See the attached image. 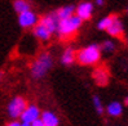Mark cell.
Masks as SVG:
<instances>
[{
	"label": "cell",
	"instance_id": "1",
	"mask_svg": "<svg viewBox=\"0 0 128 126\" xmlns=\"http://www.w3.org/2000/svg\"><path fill=\"white\" fill-rule=\"evenodd\" d=\"M80 25H82V19L78 16H70L65 19L58 21L56 31L61 38H66V36H71L76 32Z\"/></svg>",
	"mask_w": 128,
	"mask_h": 126
},
{
	"label": "cell",
	"instance_id": "2",
	"mask_svg": "<svg viewBox=\"0 0 128 126\" xmlns=\"http://www.w3.org/2000/svg\"><path fill=\"white\" fill-rule=\"evenodd\" d=\"M76 58L80 64H84V66L96 64L101 58V48L98 45H96V44L88 45L79 51Z\"/></svg>",
	"mask_w": 128,
	"mask_h": 126
},
{
	"label": "cell",
	"instance_id": "3",
	"mask_svg": "<svg viewBox=\"0 0 128 126\" xmlns=\"http://www.w3.org/2000/svg\"><path fill=\"white\" fill-rule=\"evenodd\" d=\"M52 57L48 53L42 54L39 58L34 62L32 67H31V75L34 79H42L46 73L48 72V70L52 67Z\"/></svg>",
	"mask_w": 128,
	"mask_h": 126
},
{
	"label": "cell",
	"instance_id": "4",
	"mask_svg": "<svg viewBox=\"0 0 128 126\" xmlns=\"http://www.w3.org/2000/svg\"><path fill=\"white\" fill-rule=\"evenodd\" d=\"M26 107V102L24 98H21V97H14L10 103H9V106H8V113L10 117L13 118H17L21 116V113L24 112V109Z\"/></svg>",
	"mask_w": 128,
	"mask_h": 126
},
{
	"label": "cell",
	"instance_id": "5",
	"mask_svg": "<svg viewBox=\"0 0 128 126\" xmlns=\"http://www.w3.org/2000/svg\"><path fill=\"white\" fill-rule=\"evenodd\" d=\"M40 116V111L38 107L35 106H26L24 112L21 113V118H22V122H26V124H31L32 121H35L36 118H39Z\"/></svg>",
	"mask_w": 128,
	"mask_h": 126
},
{
	"label": "cell",
	"instance_id": "6",
	"mask_svg": "<svg viewBox=\"0 0 128 126\" xmlns=\"http://www.w3.org/2000/svg\"><path fill=\"white\" fill-rule=\"evenodd\" d=\"M36 21H38V18L35 16V13H32L30 9L20 13L18 22H20L21 27H31V26H34L36 23Z\"/></svg>",
	"mask_w": 128,
	"mask_h": 126
},
{
	"label": "cell",
	"instance_id": "7",
	"mask_svg": "<svg viewBox=\"0 0 128 126\" xmlns=\"http://www.w3.org/2000/svg\"><path fill=\"white\" fill-rule=\"evenodd\" d=\"M92 12H93V4L88 3V1H84V3L79 4V6L76 8V16L82 21H86V19L91 18Z\"/></svg>",
	"mask_w": 128,
	"mask_h": 126
},
{
	"label": "cell",
	"instance_id": "8",
	"mask_svg": "<svg viewBox=\"0 0 128 126\" xmlns=\"http://www.w3.org/2000/svg\"><path fill=\"white\" fill-rule=\"evenodd\" d=\"M57 23H58V21H57V18H56V16H54L53 13H50V14H48V16L43 17L40 19V25H43L50 32H54L56 31Z\"/></svg>",
	"mask_w": 128,
	"mask_h": 126
},
{
	"label": "cell",
	"instance_id": "9",
	"mask_svg": "<svg viewBox=\"0 0 128 126\" xmlns=\"http://www.w3.org/2000/svg\"><path fill=\"white\" fill-rule=\"evenodd\" d=\"M106 31L111 35V36H115V38H119V36H122L123 34V25L120 19L118 17H115L112 19V22L110 23V26L106 28Z\"/></svg>",
	"mask_w": 128,
	"mask_h": 126
},
{
	"label": "cell",
	"instance_id": "10",
	"mask_svg": "<svg viewBox=\"0 0 128 126\" xmlns=\"http://www.w3.org/2000/svg\"><path fill=\"white\" fill-rule=\"evenodd\" d=\"M40 120L43 121L44 126H58V118L53 112H48V111L43 112Z\"/></svg>",
	"mask_w": 128,
	"mask_h": 126
},
{
	"label": "cell",
	"instance_id": "11",
	"mask_svg": "<svg viewBox=\"0 0 128 126\" xmlns=\"http://www.w3.org/2000/svg\"><path fill=\"white\" fill-rule=\"evenodd\" d=\"M93 79L94 81L98 85L104 86V85H106L108 83V80H109V75H108V72L106 70H104V68H97L94 72H93Z\"/></svg>",
	"mask_w": 128,
	"mask_h": 126
},
{
	"label": "cell",
	"instance_id": "12",
	"mask_svg": "<svg viewBox=\"0 0 128 126\" xmlns=\"http://www.w3.org/2000/svg\"><path fill=\"white\" fill-rule=\"evenodd\" d=\"M74 10H75V9H74V6L67 5V6H64V8H60L58 10L53 12V14L56 16L57 21H60V19H65V18H67V17L72 16Z\"/></svg>",
	"mask_w": 128,
	"mask_h": 126
},
{
	"label": "cell",
	"instance_id": "13",
	"mask_svg": "<svg viewBox=\"0 0 128 126\" xmlns=\"http://www.w3.org/2000/svg\"><path fill=\"white\" fill-rule=\"evenodd\" d=\"M34 34H35V36L38 39H40V40H48L49 38H50V35H52V32L50 31H48V30L44 27L43 25H36L35 26V28H34Z\"/></svg>",
	"mask_w": 128,
	"mask_h": 126
},
{
	"label": "cell",
	"instance_id": "14",
	"mask_svg": "<svg viewBox=\"0 0 128 126\" xmlns=\"http://www.w3.org/2000/svg\"><path fill=\"white\" fill-rule=\"evenodd\" d=\"M106 111H108V113H109L110 116H112V117H118V116L122 115V112H123V107H122V104H120L119 102H111L110 104L108 106Z\"/></svg>",
	"mask_w": 128,
	"mask_h": 126
},
{
	"label": "cell",
	"instance_id": "15",
	"mask_svg": "<svg viewBox=\"0 0 128 126\" xmlns=\"http://www.w3.org/2000/svg\"><path fill=\"white\" fill-rule=\"evenodd\" d=\"M13 6H14V10H16L18 14L30 9V4L26 1V0H14Z\"/></svg>",
	"mask_w": 128,
	"mask_h": 126
},
{
	"label": "cell",
	"instance_id": "16",
	"mask_svg": "<svg viewBox=\"0 0 128 126\" xmlns=\"http://www.w3.org/2000/svg\"><path fill=\"white\" fill-rule=\"evenodd\" d=\"M74 59H75V53H74V50L72 49H66L65 51H64V54H62V63L64 64H71L72 62H74Z\"/></svg>",
	"mask_w": 128,
	"mask_h": 126
},
{
	"label": "cell",
	"instance_id": "17",
	"mask_svg": "<svg viewBox=\"0 0 128 126\" xmlns=\"http://www.w3.org/2000/svg\"><path fill=\"white\" fill-rule=\"evenodd\" d=\"M114 18H115V16H108V17L102 18V19L98 22L97 27H98L100 30H106V28L110 26V23L112 22V19H114Z\"/></svg>",
	"mask_w": 128,
	"mask_h": 126
},
{
	"label": "cell",
	"instance_id": "18",
	"mask_svg": "<svg viewBox=\"0 0 128 126\" xmlns=\"http://www.w3.org/2000/svg\"><path fill=\"white\" fill-rule=\"evenodd\" d=\"M93 106H94V108H96V111H97V113H98V115L104 113V106L101 103V99L97 97V95L93 97Z\"/></svg>",
	"mask_w": 128,
	"mask_h": 126
},
{
	"label": "cell",
	"instance_id": "19",
	"mask_svg": "<svg viewBox=\"0 0 128 126\" xmlns=\"http://www.w3.org/2000/svg\"><path fill=\"white\" fill-rule=\"evenodd\" d=\"M115 49V45H114V42H111V41H105L104 42V45H102V50L104 51H112Z\"/></svg>",
	"mask_w": 128,
	"mask_h": 126
},
{
	"label": "cell",
	"instance_id": "20",
	"mask_svg": "<svg viewBox=\"0 0 128 126\" xmlns=\"http://www.w3.org/2000/svg\"><path fill=\"white\" fill-rule=\"evenodd\" d=\"M30 125H31V126H44V124H43V121L40 120V118H36V120L32 121Z\"/></svg>",
	"mask_w": 128,
	"mask_h": 126
},
{
	"label": "cell",
	"instance_id": "21",
	"mask_svg": "<svg viewBox=\"0 0 128 126\" xmlns=\"http://www.w3.org/2000/svg\"><path fill=\"white\" fill-rule=\"evenodd\" d=\"M6 126H21V124H20V122H17V121H13V122L8 124Z\"/></svg>",
	"mask_w": 128,
	"mask_h": 126
},
{
	"label": "cell",
	"instance_id": "22",
	"mask_svg": "<svg viewBox=\"0 0 128 126\" xmlns=\"http://www.w3.org/2000/svg\"><path fill=\"white\" fill-rule=\"evenodd\" d=\"M96 4L97 5H102L104 4V0H96Z\"/></svg>",
	"mask_w": 128,
	"mask_h": 126
},
{
	"label": "cell",
	"instance_id": "23",
	"mask_svg": "<svg viewBox=\"0 0 128 126\" xmlns=\"http://www.w3.org/2000/svg\"><path fill=\"white\" fill-rule=\"evenodd\" d=\"M124 104H126V106H128V95H127L126 99H124Z\"/></svg>",
	"mask_w": 128,
	"mask_h": 126
},
{
	"label": "cell",
	"instance_id": "24",
	"mask_svg": "<svg viewBox=\"0 0 128 126\" xmlns=\"http://www.w3.org/2000/svg\"><path fill=\"white\" fill-rule=\"evenodd\" d=\"M21 126H31L30 124H26V122H24V124H21Z\"/></svg>",
	"mask_w": 128,
	"mask_h": 126
}]
</instances>
